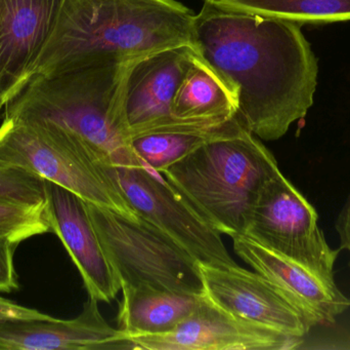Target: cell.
<instances>
[{"label": "cell", "mask_w": 350, "mask_h": 350, "mask_svg": "<svg viewBox=\"0 0 350 350\" xmlns=\"http://www.w3.org/2000/svg\"><path fill=\"white\" fill-rule=\"evenodd\" d=\"M193 47L236 101V118L265 141L281 139L314 105L319 63L300 24L204 2Z\"/></svg>", "instance_id": "1"}, {"label": "cell", "mask_w": 350, "mask_h": 350, "mask_svg": "<svg viewBox=\"0 0 350 350\" xmlns=\"http://www.w3.org/2000/svg\"><path fill=\"white\" fill-rule=\"evenodd\" d=\"M21 242L8 236H0V292L10 293L18 289L14 267V253Z\"/></svg>", "instance_id": "22"}, {"label": "cell", "mask_w": 350, "mask_h": 350, "mask_svg": "<svg viewBox=\"0 0 350 350\" xmlns=\"http://www.w3.org/2000/svg\"><path fill=\"white\" fill-rule=\"evenodd\" d=\"M0 166L21 168L55 183L86 203L139 219L123 195L114 166L83 143L62 134L3 119Z\"/></svg>", "instance_id": "5"}, {"label": "cell", "mask_w": 350, "mask_h": 350, "mask_svg": "<svg viewBox=\"0 0 350 350\" xmlns=\"http://www.w3.org/2000/svg\"><path fill=\"white\" fill-rule=\"evenodd\" d=\"M243 129L236 117L215 123H185L170 129L133 136L131 144L148 168L162 174L204 144L234 135Z\"/></svg>", "instance_id": "17"}, {"label": "cell", "mask_w": 350, "mask_h": 350, "mask_svg": "<svg viewBox=\"0 0 350 350\" xmlns=\"http://www.w3.org/2000/svg\"><path fill=\"white\" fill-rule=\"evenodd\" d=\"M131 62L34 74L4 106V119L68 136L114 168H147L133 150L125 114Z\"/></svg>", "instance_id": "3"}, {"label": "cell", "mask_w": 350, "mask_h": 350, "mask_svg": "<svg viewBox=\"0 0 350 350\" xmlns=\"http://www.w3.org/2000/svg\"><path fill=\"white\" fill-rule=\"evenodd\" d=\"M340 238L339 250L349 251L350 255V195L335 224ZM350 266V262H349Z\"/></svg>", "instance_id": "24"}, {"label": "cell", "mask_w": 350, "mask_h": 350, "mask_svg": "<svg viewBox=\"0 0 350 350\" xmlns=\"http://www.w3.org/2000/svg\"><path fill=\"white\" fill-rule=\"evenodd\" d=\"M64 0H0V107L32 76Z\"/></svg>", "instance_id": "13"}, {"label": "cell", "mask_w": 350, "mask_h": 350, "mask_svg": "<svg viewBox=\"0 0 350 350\" xmlns=\"http://www.w3.org/2000/svg\"><path fill=\"white\" fill-rule=\"evenodd\" d=\"M51 232L63 242L79 271L88 296L110 303L121 290L118 275L107 258L86 201L72 191L45 180Z\"/></svg>", "instance_id": "14"}, {"label": "cell", "mask_w": 350, "mask_h": 350, "mask_svg": "<svg viewBox=\"0 0 350 350\" xmlns=\"http://www.w3.org/2000/svg\"><path fill=\"white\" fill-rule=\"evenodd\" d=\"M127 349L289 350L304 338L236 318L206 296L197 310L170 332L125 337Z\"/></svg>", "instance_id": "9"}, {"label": "cell", "mask_w": 350, "mask_h": 350, "mask_svg": "<svg viewBox=\"0 0 350 350\" xmlns=\"http://www.w3.org/2000/svg\"><path fill=\"white\" fill-rule=\"evenodd\" d=\"M51 232L46 205H30L0 197V236L22 242Z\"/></svg>", "instance_id": "20"}, {"label": "cell", "mask_w": 350, "mask_h": 350, "mask_svg": "<svg viewBox=\"0 0 350 350\" xmlns=\"http://www.w3.org/2000/svg\"><path fill=\"white\" fill-rule=\"evenodd\" d=\"M127 349L124 333L111 327L98 301L88 298L73 320L0 321V350Z\"/></svg>", "instance_id": "15"}, {"label": "cell", "mask_w": 350, "mask_h": 350, "mask_svg": "<svg viewBox=\"0 0 350 350\" xmlns=\"http://www.w3.org/2000/svg\"><path fill=\"white\" fill-rule=\"evenodd\" d=\"M51 316L0 297V321L45 320Z\"/></svg>", "instance_id": "23"}, {"label": "cell", "mask_w": 350, "mask_h": 350, "mask_svg": "<svg viewBox=\"0 0 350 350\" xmlns=\"http://www.w3.org/2000/svg\"><path fill=\"white\" fill-rule=\"evenodd\" d=\"M193 18L176 0H64L32 75L126 63L172 47H193Z\"/></svg>", "instance_id": "2"}, {"label": "cell", "mask_w": 350, "mask_h": 350, "mask_svg": "<svg viewBox=\"0 0 350 350\" xmlns=\"http://www.w3.org/2000/svg\"><path fill=\"white\" fill-rule=\"evenodd\" d=\"M1 109H2L1 107H0V111H1Z\"/></svg>", "instance_id": "25"}, {"label": "cell", "mask_w": 350, "mask_h": 350, "mask_svg": "<svg viewBox=\"0 0 350 350\" xmlns=\"http://www.w3.org/2000/svg\"><path fill=\"white\" fill-rule=\"evenodd\" d=\"M281 172L273 154L246 129L204 144L162 176L220 234L244 236L267 181Z\"/></svg>", "instance_id": "4"}, {"label": "cell", "mask_w": 350, "mask_h": 350, "mask_svg": "<svg viewBox=\"0 0 350 350\" xmlns=\"http://www.w3.org/2000/svg\"><path fill=\"white\" fill-rule=\"evenodd\" d=\"M0 197L30 205H46L45 180L21 168L0 166Z\"/></svg>", "instance_id": "21"}, {"label": "cell", "mask_w": 350, "mask_h": 350, "mask_svg": "<svg viewBox=\"0 0 350 350\" xmlns=\"http://www.w3.org/2000/svg\"><path fill=\"white\" fill-rule=\"evenodd\" d=\"M107 258L123 288L152 287L203 295L199 263L143 218L131 219L86 203Z\"/></svg>", "instance_id": "6"}, {"label": "cell", "mask_w": 350, "mask_h": 350, "mask_svg": "<svg viewBox=\"0 0 350 350\" xmlns=\"http://www.w3.org/2000/svg\"><path fill=\"white\" fill-rule=\"evenodd\" d=\"M196 55L193 47L183 45L131 62L124 88L125 114L131 137L193 123L175 118L172 103Z\"/></svg>", "instance_id": "11"}, {"label": "cell", "mask_w": 350, "mask_h": 350, "mask_svg": "<svg viewBox=\"0 0 350 350\" xmlns=\"http://www.w3.org/2000/svg\"><path fill=\"white\" fill-rule=\"evenodd\" d=\"M199 271L206 296L228 314L290 336L304 338L310 333L312 326L299 310L257 271L200 263Z\"/></svg>", "instance_id": "10"}, {"label": "cell", "mask_w": 350, "mask_h": 350, "mask_svg": "<svg viewBox=\"0 0 350 350\" xmlns=\"http://www.w3.org/2000/svg\"><path fill=\"white\" fill-rule=\"evenodd\" d=\"M119 305V330L127 336L170 332L201 304L203 295L176 293L152 287L123 288Z\"/></svg>", "instance_id": "16"}, {"label": "cell", "mask_w": 350, "mask_h": 350, "mask_svg": "<svg viewBox=\"0 0 350 350\" xmlns=\"http://www.w3.org/2000/svg\"><path fill=\"white\" fill-rule=\"evenodd\" d=\"M236 109L228 86L197 53L175 94V118L193 123L226 121L236 117Z\"/></svg>", "instance_id": "18"}, {"label": "cell", "mask_w": 350, "mask_h": 350, "mask_svg": "<svg viewBox=\"0 0 350 350\" xmlns=\"http://www.w3.org/2000/svg\"><path fill=\"white\" fill-rule=\"evenodd\" d=\"M125 199L139 217L170 236L198 263L234 266L220 232L162 174L147 168H114Z\"/></svg>", "instance_id": "8"}, {"label": "cell", "mask_w": 350, "mask_h": 350, "mask_svg": "<svg viewBox=\"0 0 350 350\" xmlns=\"http://www.w3.org/2000/svg\"><path fill=\"white\" fill-rule=\"evenodd\" d=\"M218 8L291 21L328 24L350 21V0H205Z\"/></svg>", "instance_id": "19"}, {"label": "cell", "mask_w": 350, "mask_h": 350, "mask_svg": "<svg viewBox=\"0 0 350 350\" xmlns=\"http://www.w3.org/2000/svg\"><path fill=\"white\" fill-rule=\"evenodd\" d=\"M244 236L334 277L340 250L329 246L314 205L281 172L261 189Z\"/></svg>", "instance_id": "7"}, {"label": "cell", "mask_w": 350, "mask_h": 350, "mask_svg": "<svg viewBox=\"0 0 350 350\" xmlns=\"http://www.w3.org/2000/svg\"><path fill=\"white\" fill-rule=\"evenodd\" d=\"M234 250L255 271L275 284L312 328L331 327L350 306V300L327 277L283 256L247 236L232 238Z\"/></svg>", "instance_id": "12"}]
</instances>
